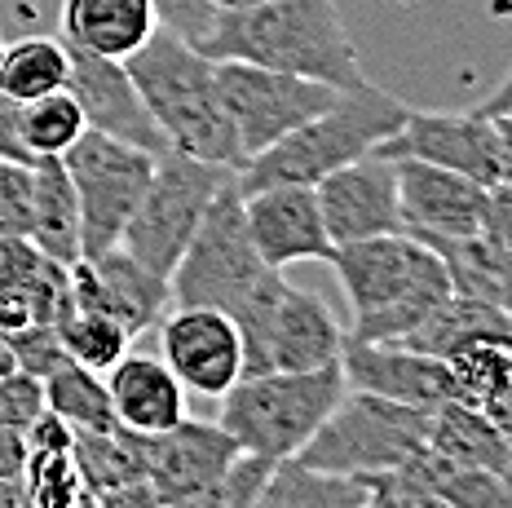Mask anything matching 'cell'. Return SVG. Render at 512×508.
Segmentation results:
<instances>
[{"instance_id":"cell-1","label":"cell","mask_w":512,"mask_h":508,"mask_svg":"<svg viewBox=\"0 0 512 508\" xmlns=\"http://www.w3.org/2000/svg\"><path fill=\"white\" fill-rule=\"evenodd\" d=\"M195 49L212 62L239 58L305 80H323L332 89L367 84L362 54L336 0H265L252 9H221Z\"/></svg>"},{"instance_id":"cell-2","label":"cell","mask_w":512,"mask_h":508,"mask_svg":"<svg viewBox=\"0 0 512 508\" xmlns=\"http://www.w3.org/2000/svg\"><path fill=\"white\" fill-rule=\"evenodd\" d=\"M327 266L336 270L349 296L354 323L345 327V336L354 341H402L411 327L424 323L433 305L451 296L442 252L411 239L407 230L340 243Z\"/></svg>"},{"instance_id":"cell-3","label":"cell","mask_w":512,"mask_h":508,"mask_svg":"<svg viewBox=\"0 0 512 508\" xmlns=\"http://www.w3.org/2000/svg\"><path fill=\"white\" fill-rule=\"evenodd\" d=\"M124 67L142 93L151 120L164 133L168 151L243 168L239 137H234L226 102H221L217 62L208 54H199L195 45L159 27L137 54L124 58Z\"/></svg>"},{"instance_id":"cell-4","label":"cell","mask_w":512,"mask_h":508,"mask_svg":"<svg viewBox=\"0 0 512 508\" xmlns=\"http://www.w3.org/2000/svg\"><path fill=\"white\" fill-rule=\"evenodd\" d=\"M407 102H398L393 93L376 89V84H358V89H340V98L327 111H318L314 120H305L301 129L279 137L274 146H265L261 155H252L239 168V190L252 195L261 186H314L327 173L371 155L380 142H389L407 120Z\"/></svg>"},{"instance_id":"cell-5","label":"cell","mask_w":512,"mask_h":508,"mask_svg":"<svg viewBox=\"0 0 512 508\" xmlns=\"http://www.w3.org/2000/svg\"><path fill=\"white\" fill-rule=\"evenodd\" d=\"M340 394H345L340 363L309 367V372H252L221 394L217 425L239 442L243 455L279 464L314 438Z\"/></svg>"},{"instance_id":"cell-6","label":"cell","mask_w":512,"mask_h":508,"mask_svg":"<svg viewBox=\"0 0 512 508\" xmlns=\"http://www.w3.org/2000/svg\"><path fill=\"white\" fill-rule=\"evenodd\" d=\"M243 336V376L252 372H309L340 363L345 327L318 292L296 288L283 270H265L261 283L230 314Z\"/></svg>"},{"instance_id":"cell-7","label":"cell","mask_w":512,"mask_h":508,"mask_svg":"<svg viewBox=\"0 0 512 508\" xmlns=\"http://www.w3.org/2000/svg\"><path fill=\"white\" fill-rule=\"evenodd\" d=\"M429 420L433 411L424 407L345 385V394L314 429V438L296 451V460L340 478H380L429 447Z\"/></svg>"},{"instance_id":"cell-8","label":"cell","mask_w":512,"mask_h":508,"mask_svg":"<svg viewBox=\"0 0 512 508\" xmlns=\"http://www.w3.org/2000/svg\"><path fill=\"white\" fill-rule=\"evenodd\" d=\"M239 168L226 164H212V160H195V155H181V151H164L155 160L151 186H146L142 204L133 208L128 217L120 248L128 257H137L151 274L168 279L173 266L186 252L190 235L199 230L208 204L217 199V190L230 182Z\"/></svg>"},{"instance_id":"cell-9","label":"cell","mask_w":512,"mask_h":508,"mask_svg":"<svg viewBox=\"0 0 512 508\" xmlns=\"http://www.w3.org/2000/svg\"><path fill=\"white\" fill-rule=\"evenodd\" d=\"M265 270L270 266L261 261L248 235V221H243V190L239 173H234L217 190L181 261L168 274V296H173V305H212V310L234 314Z\"/></svg>"},{"instance_id":"cell-10","label":"cell","mask_w":512,"mask_h":508,"mask_svg":"<svg viewBox=\"0 0 512 508\" xmlns=\"http://www.w3.org/2000/svg\"><path fill=\"white\" fill-rule=\"evenodd\" d=\"M159 155L128 146L120 137H106L84 129L71 151H62L71 186H76L80 204V252L84 257H102V252L120 248V235L142 204L146 186H151Z\"/></svg>"},{"instance_id":"cell-11","label":"cell","mask_w":512,"mask_h":508,"mask_svg":"<svg viewBox=\"0 0 512 508\" xmlns=\"http://www.w3.org/2000/svg\"><path fill=\"white\" fill-rule=\"evenodd\" d=\"M217 84L234 124V137H239L243 164L340 98V89L323 80H305L292 76V71L256 67V62H239V58L217 62Z\"/></svg>"},{"instance_id":"cell-12","label":"cell","mask_w":512,"mask_h":508,"mask_svg":"<svg viewBox=\"0 0 512 508\" xmlns=\"http://www.w3.org/2000/svg\"><path fill=\"white\" fill-rule=\"evenodd\" d=\"M389 160H424L473 177L499 182V129L482 111H407L402 129L376 146Z\"/></svg>"},{"instance_id":"cell-13","label":"cell","mask_w":512,"mask_h":508,"mask_svg":"<svg viewBox=\"0 0 512 508\" xmlns=\"http://www.w3.org/2000/svg\"><path fill=\"white\" fill-rule=\"evenodd\" d=\"M318 213H323L327 239L336 243H358L376 235H398L402 230V208H398V164L389 155L371 151L362 160L327 173L314 182Z\"/></svg>"},{"instance_id":"cell-14","label":"cell","mask_w":512,"mask_h":508,"mask_svg":"<svg viewBox=\"0 0 512 508\" xmlns=\"http://www.w3.org/2000/svg\"><path fill=\"white\" fill-rule=\"evenodd\" d=\"M164 363L186 389L221 398L243 376V336L226 310L212 305H173L159 327Z\"/></svg>"},{"instance_id":"cell-15","label":"cell","mask_w":512,"mask_h":508,"mask_svg":"<svg viewBox=\"0 0 512 508\" xmlns=\"http://www.w3.org/2000/svg\"><path fill=\"white\" fill-rule=\"evenodd\" d=\"M398 164V208L402 230L420 243L482 235L486 186L442 164L393 160Z\"/></svg>"},{"instance_id":"cell-16","label":"cell","mask_w":512,"mask_h":508,"mask_svg":"<svg viewBox=\"0 0 512 508\" xmlns=\"http://www.w3.org/2000/svg\"><path fill=\"white\" fill-rule=\"evenodd\" d=\"M67 93L80 102L84 124H89L93 133L120 137V142L142 146V151H151V155L168 151L164 133H159V124L151 120V111H146L142 93H137V84L120 58H98V54H84V49H71Z\"/></svg>"},{"instance_id":"cell-17","label":"cell","mask_w":512,"mask_h":508,"mask_svg":"<svg viewBox=\"0 0 512 508\" xmlns=\"http://www.w3.org/2000/svg\"><path fill=\"white\" fill-rule=\"evenodd\" d=\"M67 283H71V305L106 314L128 336H142L146 327H155L164 305L173 301L168 296V279L151 274L137 257H128L124 248H111L102 257H80L67 270Z\"/></svg>"},{"instance_id":"cell-18","label":"cell","mask_w":512,"mask_h":508,"mask_svg":"<svg viewBox=\"0 0 512 508\" xmlns=\"http://www.w3.org/2000/svg\"><path fill=\"white\" fill-rule=\"evenodd\" d=\"M243 221L265 266L287 270L301 261H332L336 243L327 239L314 186H261L243 195Z\"/></svg>"},{"instance_id":"cell-19","label":"cell","mask_w":512,"mask_h":508,"mask_svg":"<svg viewBox=\"0 0 512 508\" xmlns=\"http://www.w3.org/2000/svg\"><path fill=\"white\" fill-rule=\"evenodd\" d=\"M340 372H345L349 389H367V394L407 402V407H424V411L455 398L446 358L420 354V349L402 341H354V336H345Z\"/></svg>"},{"instance_id":"cell-20","label":"cell","mask_w":512,"mask_h":508,"mask_svg":"<svg viewBox=\"0 0 512 508\" xmlns=\"http://www.w3.org/2000/svg\"><path fill=\"white\" fill-rule=\"evenodd\" d=\"M142 455H146V482L164 495V504H177L217 482L243 451L217 420L181 416L164 433H142Z\"/></svg>"},{"instance_id":"cell-21","label":"cell","mask_w":512,"mask_h":508,"mask_svg":"<svg viewBox=\"0 0 512 508\" xmlns=\"http://www.w3.org/2000/svg\"><path fill=\"white\" fill-rule=\"evenodd\" d=\"M106 389H111L115 420L128 433H164L186 416V385L168 372L164 358L124 354L106 372Z\"/></svg>"},{"instance_id":"cell-22","label":"cell","mask_w":512,"mask_h":508,"mask_svg":"<svg viewBox=\"0 0 512 508\" xmlns=\"http://www.w3.org/2000/svg\"><path fill=\"white\" fill-rule=\"evenodd\" d=\"M62 40L98 58H128L159 31L151 0H62Z\"/></svg>"},{"instance_id":"cell-23","label":"cell","mask_w":512,"mask_h":508,"mask_svg":"<svg viewBox=\"0 0 512 508\" xmlns=\"http://www.w3.org/2000/svg\"><path fill=\"white\" fill-rule=\"evenodd\" d=\"M31 230L27 243L36 252H45L58 266H76L84 257L80 252V204H76V186H71L67 168H62V155H49V160L31 164Z\"/></svg>"},{"instance_id":"cell-24","label":"cell","mask_w":512,"mask_h":508,"mask_svg":"<svg viewBox=\"0 0 512 508\" xmlns=\"http://www.w3.org/2000/svg\"><path fill=\"white\" fill-rule=\"evenodd\" d=\"M477 341L512 349V314L499 310V305L460 296V292H451L442 305H433V310L424 314V323L402 336V345L420 349V354H433V358H446V354H455V349L477 345Z\"/></svg>"},{"instance_id":"cell-25","label":"cell","mask_w":512,"mask_h":508,"mask_svg":"<svg viewBox=\"0 0 512 508\" xmlns=\"http://www.w3.org/2000/svg\"><path fill=\"white\" fill-rule=\"evenodd\" d=\"M393 473L415 482V486H424V491L437 495V500L451 504V508H512V482L477 469V464L455 460V455H442L433 447L411 455V460Z\"/></svg>"},{"instance_id":"cell-26","label":"cell","mask_w":512,"mask_h":508,"mask_svg":"<svg viewBox=\"0 0 512 508\" xmlns=\"http://www.w3.org/2000/svg\"><path fill=\"white\" fill-rule=\"evenodd\" d=\"M429 447L442 455H455L464 464H477V469L495 473V478L512 482V451L504 442V433L495 429V420L486 411L468 407V402H442L433 407L429 420Z\"/></svg>"},{"instance_id":"cell-27","label":"cell","mask_w":512,"mask_h":508,"mask_svg":"<svg viewBox=\"0 0 512 508\" xmlns=\"http://www.w3.org/2000/svg\"><path fill=\"white\" fill-rule=\"evenodd\" d=\"M367 478H340V473L309 469L292 455L265 473L261 491L248 508H362L367 504Z\"/></svg>"},{"instance_id":"cell-28","label":"cell","mask_w":512,"mask_h":508,"mask_svg":"<svg viewBox=\"0 0 512 508\" xmlns=\"http://www.w3.org/2000/svg\"><path fill=\"white\" fill-rule=\"evenodd\" d=\"M429 248L442 252L446 274H451V292L499 305V310L512 314V248H504V243H495L486 235L437 239Z\"/></svg>"},{"instance_id":"cell-29","label":"cell","mask_w":512,"mask_h":508,"mask_svg":"<svg viewBox=\"0 0 512 508\" xmlns=\"http://www.w3.org/2000/svg\"><path fill=\"white\" fill-rule=\"evenodd\" d=\"M71 49L58 36H23L14 45H5L0 54V93H9L14 102L45 98V93L67 84Z\"/></svg>"},{"instance_id":"cell-30","label":"cell","mask_w":512,"mask_h":508,"mask_svg":"<svg viewBox=\"0 0 512 508\" xmlns=\"http://www.w3.org/2000/svg\"><path fill=\"white\" fill-rule=\"evenodd\" d=\"M45 402L53 416H62L76 433H106L120 429L111 407V389H106V376L93 372V367L80 363H62L58 372L45 376Z\"/></svg>"},{"instance_id":"cell-31","label":"cell","mask_w":512,"mask_h":508,"mask_svg":"<svg viewBox=\"0 0 512 508\" xmlns=\"http://www.w3.org/2000/svg\"><path fill=\"white\" fill-rule=\"evenodd\" d=\"M71 455H76V469H80L84 491H89V495H102V491H111V486L146 478L142 433H128V429L76 433Z\"/></svg>"},{"instance_id":"cell-32","label":"cell","mask_w":512,"mask_h":508,"mask_svg":"<svg viewBox=\"0 0 512 508\" xmlns=\"http://www.w3.org/2000/svg\"><path fill=\"white\" fill-rule=\"evenodd\" d=\"M18 129H23V142L36 160H49V155H62L80 142V133L89 129L84 124V111L80 102L62 89L45 93V98H31V102H18Z\"/></svg>"},{"instance_id":"cell-33","label":"cell","mask_w":512,"mask_h":508,"mask_svg":"<svg viewBox=\"0 0 512 508\" xmlns=\"http://www.w3.org/2000/svg\"><path fill=\"white\" fill-rule=\"evenodd\" d=\"M53 327H58L62 349L71 354V363L93 367V372H111V367L128 354V341H133V336H128L115 319L93 314V310H80V305H71V301L58 310Z\"/></svg>"},{"instance_id":"cell-34","label":"cell","mask_w":512,"mask_h":508,"mask_svg":"<svg viewBox=\"0 0 512 508\" xmlns=\"http://www.w3.org/2000/svg\"><path fill=\"white\" fill-rule=\"evenodd\" d=\"M446 372H451V389L455 402H468V407L482 411L499 389H508L512 380V349L508 345H464L455 354H446Z\"/></svg>"},{"instance_id":"cell-35","label":"cell","mask_w":512,"mask_h":508,"mask_svg":"<svg viewBox=\"0 0 512 508\" xmlns=\"http://www.w3.org/2000/svg\"><path fill=\"white\" fill-rule=\"evenodd\" d=\"M18 486L27 508H71L84 495V478L71 451H27Z\"/></svg>"},{"instance_id":"cell-36","label":"cell","mask_w":512,"mask_h":508,"mask_svg":"<svg viewBox=\"0 0 512 508\" xmlns=\"http://www.w3.org/2000/svg\"><path fill=\"white\" fill-rule=\"evenodd\" d=\"M270 469L274 464L261 460V455H239V460H234L212 486H204V491L186 495V500H177L168 508H248Z\"/></svg>"},{"instance_id":"cell-37","label":"cell","mask_w":512,"mask_h":508,"mask_svg":"<svg viewBox=\"0 0 512 508\" xmlns=\"http://www.w3.org/2000/svg\"><path fill=\"white\" fill-rule=\"evenodd\" d=\"M5 345H9L14 367H23V372L40 376V380H45L49 372H58L62 363H71V354L62 349V336H58V327L53 323L14 327V332H5Z\"/></svg>"},{"instance_id":"cell-38","label":"cell","mask_w":512,"mask_h":508,"mask_svg":"<svg viewBox=\"0 0 512 508\" xmlns=\"http://www.w3.org/2000/svg\"><path fill=\"white\" fill-rule=\"evenodd\" d=\"M45 380L23 372V367H9V372H0V425L27 433L31 420L45 411Z\"/></svg>"},{"instance_id":"cell-39","label":"cell","mask_w":512,"mask_h":508,"mask_svg":"<svg viewBox=\"0 0 512 508\" xmlns=\"http://www.w3.org/2000/svg\"><path fill=\"white\" fill-rule=\"evenodd\" d=\"M31 164L0 160V235H18L27 239L31 230Z\"/></svg>"},{"instance_id":"cell-40","label":"cell","mask_w":512,"mask_h":508,"mask_svg":"<svg viewBox=\"0 0 512 508\" xmlns=\"http://www.w3.org/2000/svg\"><path fill=\"white\" fill-rule=\"evenodd\" d=\"M155 5V18L164 31H173L177 40H186V45H199V40L212 31L221 9L212 5V0H151Z\"/></svg>"},{"instance_id":"cell-41","label":"cell","mask_w":512,"mask_h":508,"mask_svg":"<svg viewBox=\"0 0 512 508\" xmlns=\"http://www.w3.org/2000/svg\"><path fill=\"white\" fill-rule=\"evenodd\" d=\"M367 504L362 508H451L442 504L437 495H429L424 486H415L407 478H398V473H380V478H367Z\"/></svg>"},{"instance_id":"cell-42","label":"cell","mask_w":512,"mask_h":508,"mask_svg":"<svg viewBox=\"0 0 512 508\" xmlns=\"http://www.w3.org/2000/svg\"><path fill=\"white\" fill-rule=\"evenodd\" d=\"M27 451H71V442H76V429L67 425L62 416H53V411L45 407L36 420L27 425Z\"/></svg>"},{"instance_id":"cell-43","label":"cell","mask_w":512,"mask_h":508,"mask_svg":"<svg viewBox=\"0 0 512 508\" xmlns=\"http://www.w3.org/2000/svg\"><path fill=\"white\" fill-rule=\"evenodd\" d=\"M482 235L512 248V186L495 182L486 186V221H482Z\"/></svg>"},{"instance_id":"cell-44","label":"cell","mask_w":512,"mask_h":508,"mask_svg":"<svg viewBox=\"0 0 512 508\" xmlns=\"http://www.w3.org/2000/svg\"><path fill=\"white\" fill-rule=\"evenodd\" d=\"M0 160L36 164V155H31L23 142V129H18V102L9 98V93H0Z\"/></svg>"},{"instance_id":"cell-45","label":"cell","mask_w":512,"mask_h":508,"mask_svg":"<svg viewBox=\"0 0 512 508\" xmlns=\"http://www.w3.org/2000/svg\"><path fill=\"white\" fill-rule=\"evenodd\" d=\"M93 500H98V508H168V504H164V495H159L146 478L124 482V486H111V491L93 495Z\"/></svg>"},{"instance_id":"cell-46","label":"cell","mask_w":512,"mask_h":508,"mask_svg":"<svg viewBox=\"0 0 512 508\" xmlns=\"http://www.w3.org/2000/svg\"><path fill=\"white\" fill-rule=\"evenodd\" d=\"M27 464V438L18 429L0 425V482H18Z\"/></svg>"},{"instance_id":"cell-47","label":"cell","mask_w":512,"mask_h":508,"mask_svg":"<svg viewBox=\"0 0 512 508\" xmlns=\"http://www.w3.org/2000/svg\"><path fill=\"white\" fill-rule=\"evenodd\" d=\"M482 411L495 420V429L504 433V442H508V451H512V380H508V389H499V394L490 398Z\"/></svg>"},{"instance_id":"cell-48","label":"cell","mask_w":512,"mask_h":508,"mask_svg":"<svg viewBox=\"0 0 512 508\" xmlns=\"http://www.w3.org/2000/svg\"><path fill=\"white\" fill-rule=\"evenodd\" d=\"M508 107H512V67H508V76L499 80L495 89H490V98L477 111H482V115H499V111H508Z\"/></svg>"},{"instance_id":"cell-49","label":"cell","mask_w":512,"mask_h":508,"mask_svg":"<svg viewBox=\"0 0 512 508\" xmlns=\"http://www.w3.org/2000/svg\"><path fill=\"white\" fill-rule=\"evenodd\" d=\"M217 9H252V5H265V0H212Z\"/></svg>"},{"instance_id":"cell-50","label":"cell","mask_w":512,"mask_h":508,"mask_svg":"<svg viewBox=\"0 0 512 508\" xmlns=\"http://www.w3.org/2000/svg\"><path fill=\"white\" fill-rule=\"evenodd\" d=\"M71 508H98V500H93V495H89V491H84V495H80V500H76V504H71Z\"/></svg>"},{"instance_id":"cell-51","label":"cell","mask_w":512,"mask_h":508,"mask_svg":"<svg viewBox=\"0 0 512 508\" xmlns=\"http://www.w3.org/2000/svg\"><path fill=\"white\" fill-rule=\"evenodd\" d=\"M0 54H5V40H0Z\"/></svg>"}]
</instances>
